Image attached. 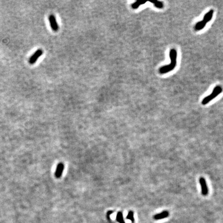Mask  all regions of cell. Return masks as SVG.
I'll use <instances>...</instances> for the list:
<instances>
[{
    "label": "cell",
    "mask_w": 223,
    "mask_h": 223,
    "mask_svg": "<svg viewBox=\"0 0 223 223\" xmlns=\"http://www.w3.org/2000/svg\"><path fill=\"white\" fill-rule=\"evenodd\" d=\"M170 57L171 59V63L165 65L159 69V72L161 74H165L174 70L176 66L177 52L175 49H171L170 52Z\"/></svg>",
    "instance_id": "cell-1"
},
{
    "label": "cell",
    "mask_w": 223,
    "mask_h": 223,
    "mask_svg": "<svg viewBox=\"0 0 223 223\" xmlns=\"http://www.w3.org/2000/svg\"><path fill=\"white\" fill-rule=\"evenodd\" d=\"M214 11L213 9H211L207 13L204 17H203V20L201 21L197 22L195 26V29L196 30H200L203 29L205 28L206 24L208 22H209L212 18Z\"/></svg>",
    "instance_id": "cell-2"
},
{
    "label": "cell",
    "mask_w": 223,
    "mask_h": 223,
    "mask_svg": "<svg viewBox=\"0 0 223 223\" xmlns=\"http://www.w3.org/2000/svg\"><path fill=\"white\" fill-rule=\"evenodd\" d=\"M222 91H223V89L221 86L217 85L216 87H215L213 90L212 93H211L210 95L207 96L206 97H205L202 100V101L201 102L202 104L203 105L207 104L210 101L212 100L214 98L216 97L218 95H220L222 93Z\"/></svg>",
    "instance_id": "cell-3"
},
{
    "label": "cell",
    "mask_w": 223,
    "mask_h": 223,
    "mask_svg": "<svg viewBox=\"0 0 223 223\" xmlns=\"http://www.w3.org/2000/svg\"><path fill=\"white\" fill-rule=\"evenodd\" d=\"M43 54V51L42 49H38L30 57L29 60V63L30 65H33L36 62V61L39 59V57Z\"/></svg>",
    "instance_id": "cell-4"
},
{
    "label": "cell",
    "mask_w": 223,
    "mask_h": 223,
    "mask_svg": "<svg viewBox=\"0 0 223 223\" xmlns=\"http://www.w3.org/2000/svg\"><path fill=\"white\" fill-rule=\"evenodd\" d=\"M49 21L52 30L54 32H57L59 29V26L57 24L55 17L53 15H50L49 16Z\"/></svg>",
    "instance_id": "cell-5"
},
{
    "label": "cell",
    "mask_w": 223,
    "mask_h": 223,
    "mask_svg": "<svg viewBox=\"0 0 223 223\" xmlns=\"http://www.w3.org/2000/svg\"><path fill=\"white\" fill-rule=\"evenodd\" d=\"M199 182L201 186L202 195L203 196H207L208 194V188L207 186L206 180L204 178L201 177L199 179Z\"/></svg>",
    "instance_id": "cell-6"
},
{
    "label": "cell",
    "mask_w": 223,
    "mask_h": 223,
    "mask_svg": "<svg viewBox=\"0 0 223 223\" xmlns=\"http://www.w3.org/2000/svg\"><path fill=\"white\" fill-rule=\"evenodd\" d=\"M169 216V213L167 211H164L162 212H161L159 214H156L153 218L155 220H162V219L166 218Z\"/></svg>",
    "instance_id": "cell-7"
},
{
    "label": "cell",
    "mask_w": 223,
    "mask_h": 223,
    "mask_svg": "<svg viewBox=\"0 0 223 223\" xmlns=\"http://www.w3.org/2000/svg\"><path fill=\"white\" fill-rule=\"evenodd\" d=\"M64 165L63 163H59L57 165L56 167V170L55 171V176L57 178H59L62 175L63 171H64Z\"/></svg>",
    "instance_id": "cell-8"
},
{
    "label": "cell",
    "mask_w": 223,
    "mask_h": 223,
    "mask_svg": "<svg viewBox=\"0 0 223 223\" xmlns=\"http://www.w3.org/2000/svg\"><path fill=\"white\" fill-rule=\"evenodd\" d=\"M146 3V1H137L135 2H134L133 4H132L131 7L134 9H137L141 5L145 4Z\"/></svg>",
    "instance_id": "cell-9"
},
{
    "label": "cell",
    "mask_w": 223,
    "mask_h": 223,
    "mask_svg": "<svg viewBox=\"0 0 223 223\" xmlns=\"http://www.w3.org/2000/svg\"><path fill=\"white\" fill-rule=\"evenodd\" d=\"M151 3H153L154 5L157 7L158 8H162L164 5H163V3L162 2H160L159 1H157V0H154V1H150Z\"/></svg>",
    "instance_id": "cell-10"
},
{
    "label": "cell",
    "mask_w": 223,
    "mask_h": 223,
    "mask_svg": "<svg viewBox=\"0 0 223 223\" xmlns=\"http://www.w3.org/2000/svg\"><path fill=\"white\" fill-rule=\"evenodd\" d=\"M116 220L120 223H125L124 221V219H123V216L121 212L118 213L116 216Z\"/></svg>",
    "instance_id": "cell-11"
},
{
    "label": "cell",
    "mask_w": 223,
    "mask_h": 223,
    "mask_svg": "<svg viewBox=\"0 0 223 223\" xmlns=\"http://www.w3.org/2000/svg\"><path fill=\"white\" fill-rule=\"evenodd\" d=\"M126 218L129 219V220L131 221L132 222H134V213L132 211H129L127 216H126Z\"/></svg>",
    "instance_id": "cell-12"
}]
</instances>
